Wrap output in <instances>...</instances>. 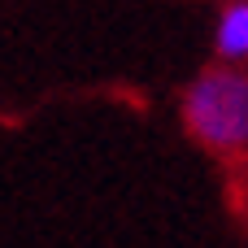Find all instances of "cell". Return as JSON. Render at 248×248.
<instances>
[{
  "label": "cell",
  "instance_id": "7a4b0ae2",
  "mask_svg": "<svg viewBox=\"0 0 248 248\" xmlns=\"http://www.w3.org/2000/svg\"><path fill=\"white\" fill-rule=\"evenodd\" d=\"M214 65H248V0H222L209 39Z\"/></svg>",
  "mask_w": 248,
  "mask_h": 248
},
{
  "label": "cell",
  "instance_id": "6da1fadb",
  "mask_svg": "<svg viewBox=\"0 0 248 248\" xmlns=\"http://www.w3.org/2000/svg\"><path fill=\"white\" fill-rule=\"evenodd\" d=\"M179 118L196 148H205L214 157L248 153V70L209 61L183 87Z\"/></svg>",
  "mask_w": 248,
  "mask_h": 248
}]
</instances>
